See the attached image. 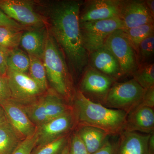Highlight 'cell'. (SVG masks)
<instances>
[{"mask_svg": "<svg viewBox=\"0 0 154 154\" xmlns=\"http://www.w3.org/2000/svg\"><path fill=\"white\" fill-rule=\"evenodd\" d=\"M119 18L123 23L124 29L154 23V17L145 1H122Z\"/></svg>", "mask_w": 154, "mask_h": 154, "instance_id": "13", "label": "cell"}, {"mask_svg": "<svg viewBox=\"0 0 154 154\" xmlns=\"http://www.w3.org/2000/svg\"><path fill=\"white\" fill-rule=\"evenodd\" d=\"M88 66L116 81L123 76L118 61L104 46L89 54Z\"/></svg>", "mask_w": 154, "mask_h": 154, "instance_id": "15", "label": "cell"}, {"mask_svg": "<svg viewBox=\"0 0 154 154\" xmlns=\"http://www.w3.org/2000/svg\"><path fill=\"white\" fill-rule=\"evenodd\" d=\"M36 140V132L22 141L12 154H30L35 147Z\"/></svg>", "mask_w": 154, "mask_h": 154, "instance_id": "29", "label": "cell"}, {"mask_svg": "<svg viewBox=\"0 0 154 154\" xmlns=\"http://www.w3.org/2000/svg\"><path fill=\"white\" fill-rule=\"evenodd\" d=\"M117 153L118 141H113L109 139L101 149L92 154H117Z\"/></svg>", "mask_w": 154, "mask_h": 154, "instance_id": "31", "label": "cell"}, {"mask_svg": "<svg viewBox=\"0 0 154 154\" xmlns=\"http://www.w3.org/2000/svg\"><path fill=\"white\" fill-rule=\"evenodd\" d=\"M71 134L60 138L44 145L34 147L30 154H61L68 143Z\"/></svg>", "mask_w": 154, "mask_h": 154, "instance_id": "26", "label": "cell"}, {"mask_svg": "<svg viewBox=\"0 0 154 154\" xmlns=\"http://www.w3.org/2000/svg\"><path fill=\"white\" fill-rule=\"evenodd\" d=\"M24 31L0 26V48L7 53L18 48Z\"/></svg>", "mask_w": 154, "mask_h": 154, "instance_id": "22", "label": "cell"}, {"mask_svg": "<svg viewBox=\"0 0 154 154\" xmlns=\"http://www.w3.org/2000/svg\"><path fill=\"white\" fill-rule=\"evenodd\" d=\"M6 78L11 99L20 105L31 103L45 93L28 74L8 69Z\"/></svg>", "mask_w": 154, "mask_h": 154, "instance_id": "11", "label": "cell"}, {"mask_svg": "<svg viewBox=\"0 0 154 154\" xmlns=\"http://www.w3.org/2000/svg\"><path fill=\"white\" fill-rule=\"evenodd\" d=\"M116 82L88 66L82 75L77 90L92 102L104 105L110 88Z\"/></svg>", "mask_w": 154, "mask_h": 154, "instance_id": "7", "label": "cell"}, {"mask_svg": "<svg viewBox=\"0 0 154 154\" xmlns=\"http://www.w3.org/2000/svg\"><path fill=\"white\" fill-rule=\"evenodd\" d=\"M124 131L146 134L154 132V108L139 106L128 113Z\"/></svg>", "mask_w": 154, "mask_h": 154, "instance_id": "16", "label": "cell"}, {"mask_svg": "<svg viewBox=\"0 0 154 154\" xmlns=\"http://www.w3.org/2000/svg\"><path fill=\"white\" fill-rule=\"evenodd\" d=\"M82 2L62 0L52 2L45 18L48 30L63 52L71 74L82 75L89 65V53L83 44L79 16Z\"/></svg>", "mask_w": 154, "mask_h": 154, "instance_id": "1", "label": "cell"}, {"mask_svg": "<svg viewBox=\"0 0 154 154\" xmlns=\"http://www.w3.org/2000/svg\"><path fill=\"white\" fill-rule=\"evenodd\" d=\"M6 61L8 70L27 74L29 71L30 64L29 55L19 48L7 52Z\"/></svg>", "mask_w": 154, "mask_h": 154, "instance_id": "21", "label": "cell"}, {"mask_svg": "<svg viewBox=\"0 0 154 154\" xmlns=\"http://www.w3.org/2000/svg\"><path fill=\"white\" fill-rule=\"evenodd\" d=\"M132 76L144 89L154 87V64L146 63L138 66Z\"/></svg>", "mask_w": 154, "mask_h": 154, "instance_id": "25", "label": "cell"}, {"mask_svg": "<svg viewBox=\"0 0 154 154\" xmlns=\"http://www.w3.org/2000/svg\"><path fill=\"white\" fill-rule=\"evenodd\" d=\"M123 30L131 44L136 51L142 41L154 34V23Z\"/></svg>", "mask_w": 154, "mask_h": 154, "instance_id": "24", "label": "cell"}, {"mask_svg": "<svg viewBox=\"0 0 154 154\" xmlns=\"http://www.w3.org/2000/svg\"><path fill=\"white\" fill-rule=\"evenodd\" d=\"M80 27L83 44L89 54L103 47L107 37L116 30L124 29L123 23L119 17L80 22Z\"/></svg>", "mask_w": 154, "mask_h": 154, "instance_id": "6", "label": "cell"}, {"mask_svg": "<svg viewBox=\"0 0 154 154\" xmlns=\"http://www.w3.org/2000/svg\"><path fill=\"white\" fill-rule=\"evenodd\" d=\"M139 106L154 108V87L145 89L143 98Z\"/></svg>", "mask_w": 154, "mask_h": 154, "instance_id": "33", "label": "cell"}, {"mask_svg": "<svg viewBox=\"0 0 154 154\" xmlns=\"http://www.w3.org/2000/svg\"><path fill=\"white\" fill-rule=\"evenodd\" d=\"M69 154H89L85 146L75 131L70 136Z\"/></svg>", "mask_w": 154, "mask_h": 154, "instance_id": "28", "label": "cell"}, {"mask_svg": "<svg viewBox=\"0 0 154 154\" xmlns=\"http://www.w3.org/2000/svg\"><path fill=\"white\" fill-rule=\"evenodd\" d=\"M20 105L36 127L72 109V105L52 90H48L31 103Z\"/></svg>", "mask_w": 154, "mask_h": 154, "instance_id": "4", "label": "cell"}, {"mask_svg": "<svg viewBox=\"0 0 154 154\" xmlns=\"http://www.w3.org/2000/svg\"><path fill=\"white\" fill-rule=\"evenodd\" d=\"M145 91L133 79L123 82H115L108 92L104 106L128 114L140 105Z\"/></svg>", "mask_w": 154, "mask_h": 154, "instance_id": "5", "label": "cell"}, {"mask_svg": "<svg viewBox=\"0 0 154 154\" xmlns=\"http://www.w3.org/2000/svg\"><path fill=\"white\" fill-rule=\"evenodd\" d=\"M0 26L21 30H25L30 29V28H25L10 19L1 10H0Z\"/></svg>", "mask_w": 154, "mask_h": 154, "instance_id": "30", "label": "cell"}, {"mask_svg": "<svg viewBox=\"0 0 154 154\" xmlns=\"http://www.w3.org/2000/svg\"><path fill=\"white\" fill-rule=\"evenodd\" d=\"M149 154H154V132L150 134L148 141Z\"/></svg>", "mask_w": 154, "mask_h": 154, "instance_id": "35", "label": "cell"}, {"mask_svg": "<svg viewBox=\"0 0 154 154\" xmlns=\"http://www.w3.org/2000/svg\"><path fill=\"white\" fill-rule=\"evenodd\" d=\"M146 5L152 17H154V1L147 0L145 1Z\"/></svg>", "mask_w": 154, "mask_h": 154, "instance_id": "37", "label": "cell"}, {"mask_svg": "<svg viewBox=\"0 0 154 154\" xmlns=\"http://www.w3.org/2000/svg\"><path fill=\"white\" fill-rule=\"evenodd\" d=\"M8 70L6 53L0 48V75L6 77Z\"/></svg>", "mask_w": 154, "mask_h": 154, "instance_id": "34", "label": "cell"}, {"mask_svg": "<svg viewBox=\"0 0 154 154\" xmlns=\"http://www.w3.org/2000/svg\"><path fill=\"white\" fill-rule=\"evenodd\" d=\"M76 127H94L104 131L110 136L119 135L124 131L127 113L111 109L87 99L76 90L72 104Z\"/></svg>", "mask_w": 154, "mask_h": 154, "instance_id": "2", "label": "cell"}, {"mask_svg": "<svg viewBox=\"0 0 154 154\" xmlns=\"http://www.w3.org/2000/svg\"><path fill=\"white\" fill-rule=\"evenodd\" d=\"M24 140L8 122L0 125V154H12Z\"/></svg>", "mask_w": 154, "mask_h": 154, "instance_id": "20", "label": "cell"}, {"mask_svg": "<svg viewBox=\"0 0 154 154\" xmlns=\"http://www.w3.org/2000/svg\"><path fill=\"white\" fill-rule=\"evenodd\" d=\"M76 127L72 109L36 127L35 147L44 145L71 134Z\"/></svg>", "mask_w": 154, "mask_h": 154, "instance_id": "10", "label": "cell"}, {"mask_svg": "<svg viewBox=\"0 0 154 154\" xmlns=\"http://www.w3.org/2000/svg\"><path fill=\"white\" fill-rule=\"evenodd\" d=\"M138 65L149 63L154 54V34L140 42L135 51Z\"/></svg>", "mask_w": 154, "mask_h": 154, "instance_id": "27", "label": "cell"}, {"mask_svg": "<svg viewBox=\"0 0 154 154\" xmlns=\"http://www.w3.org/2000/svg\"><path fill=\"white\" fill-rule=\"evenodd\" d=\"M42 60L51 90L69 105L72 104L76 91L72 77L62 51L49 31Z\"/></svg>", "mask_w": 154, "mask_h": 154, "instance_id": "3", "label": "cell"}, {"mask_svg": "<svg viewBox=\"0 0 154 154\" xmlns=\"http://www.w3.org/2000/svg\"><path fill=\"white\" fill-rule=\"evenodd\" d=\"M0 10L10 19L25 28L46 26L44 17L35 11L33 2L26 0H0Z\"/></svg>", "mask_w": 154, "mask_h": 154, "instance_id": "9", "label": "cell"}, {"mask_svg": "<svg viewBox=\"0 0 154 154\" xmlns=\"http://www.w3.org/2000/svg\"><path fill=\"white\" fill-rule=\"evenodd\" d=\"M11 98V91L7 78L0 75V102Z\"/></svg>", "mask_w": 154, "mask_h": 154, "instance_id": "32", "label": "cell"}, {"mask_svg": "<svg viewBox=\"0 0 154 154\" xmlns=\"http://www.w3.org/2000/svg\"><path fill=\"white\" fill-rule=\"evenodd\" d=\"M74 131L85 146L89 154L99 150L107 142L110 136L104 131L94 127H77Z\"/></svg>", "mask_w": 154, "mask_h": 154, "instance_id": "19", "label": "cell"}, {"mask_svg": "<svg viewBox=\"0 0 154 154\" xmlns=\"http://www.w3.org/2000/svg\"><path fill=\"white\" fill-rule=\"evenodd\" d=\"M69 142L68 144L64 149L63 151L61 154H69Z\"/></svg>", "mask_w": 154, "mask_h": 154, "instance_id": "38", "label": "cell"}, {"mask_svg": "<svg viewBox=\"0 0 154 154\" xmlns=\"http://www.w3.org/2000/svg\"><path fill=\"white\" fill-rule=\"evenodd\" d=\"M119 64L123 76L132 75L138 67L135 51L123 29L116 30L104 44Z\"/></svg>", "mask_w": 154, "mask_h": 154, "instance_id": "8", "label": "cell"}, {"mask_svg": "<svg viewBox=\"0 0 154 154\" xmlns=\"http://www.w3.org/2000/svg\"><path fill=\"white\" fill-rule=\"evenodd\" d=\"M29 56L30 60L29 75L42 91L45 93L48 90V83L45 68L42 60L33 56Z\"/></svg>", "mask_w": 154, "mask_h": 154, "instance_id": "23", "label": "cell"}, {"mask_svg": "<svg viewBox=\"0 0 154 154\" xmlns=\"http://www.w3.org/2000/svg\"><path fill=\"white\" fill-rule=\"evenodd\" d=\"M48 33L47 26L24 30L19 45L28 55L42 60Z\"/></svg>", "mask_w": 154, "mask_h": 154, "instance_id": "17", "label": "cell"}, {"mask_svg": "<svg viewBox=\"0 0 154 154\" xmlns=\"http://www.w3.org/2000/svg\"><path fill=\"white\" fill-rule=\"evenodd\" d=\"M7 117L3 107L0 105V125L8 122Z\"/></svg>", "mask_w": 154, "mask_h": 154, "instance_id": "36", "label": "cell"}, {"mask_svg": "<svg viewBox=\"0 0 154 154\" xmlns=\"http://www.w3.org/2000/svg\"><path fill=\"white\" fill-rule=\"evenodd\" d=\"M150 134L123 131L119 135L117 154H149Z\"/></svg>", "mask_w": 154, "mask_h": 154, "instance_id": "18", "label": "cell"}, {"mask_svg": "<svg viewBox=\"0 0 154 154\" xmlns=\"http://www.w3.org/2000/svg\"><path fill=\"white\" fill-rule=\"evenodd\" d=\"M8 121L25 139L33 135L36 131V127L28 117L21 105L12 99L0 102Z\"/></svg>", "mask_w": 154, "mask_h": 154, "instance_id": "14", "label": "cell"}, {"mask_svg": "<svg viewBox=\"0 0 154 154\" xmlns=\"http://www.w3.org/2000/svg\"><path fill=\"white\" fill-rule=\"evenodd\" d=\"M121 0H92L87 1L80 11V23L119 18Z\"/></svg>", "mask_w": 154, "mask_h": 154, "instance_id": "12", "label": "cell"}]
</instances>
